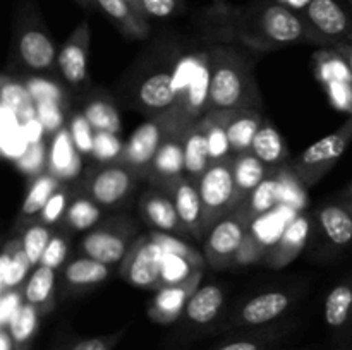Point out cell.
Returning <instances> with one entry per match:
<instances>
[{"instance_id":"1","label":"cell","mask_w":352,"mask_h":350,"mask_svg":"<svg viewBox=\"0 0 352 350\" xmlns=\"http://www.w3.org/2000/svg\"><path fill=\"white\" fill-rule=\"evenodd\" d=\"M199 26L212 40L239 43L256 51L309 41L302 17L274 0H251L246 5L212 0L199 16Z\"/></svg>"},{"instance_id":"2","label":"cell","mask_w":352,"mask_h":350,"mask_svg":"<svg viewBox=\"0 0 352 350\" xmlns=\"http://www.w3.org/2000/svg\"><path fill=\"white\" fill-rule=\"evenodd\" d=\"M210 112L227 113L258 108L253 69L244 54L230 43L210 45Z\"/></svg>"},{"instance_id":"3","label":"cell","mask_w":352,"mask_h":350,"mask_svg":"<svg viewBox=\"0 0 352 350\" xmlns=\"http://www.w3.org/2000/svg\"><path fill=\"white\" fill-rule=\"evenodd\" d=\"M174 86L177 102L162 115L167 119L170 132L182 136L186 129L198 124L210 113V50L182 51L174 65Z\"/></svg>"},{"instance_id":"4","label":"cell","mask_w":352,"mask_h":350,"mask_svg":"<svg viewBox=\"0 0 352 350\" xmlns=\"http://www.w3.org/2000/svg\"><path fill=\"white\" fill-rule=\"evenodd\" d=\"M58 48L41 17L36 0H16L12 21L10 58L30 75L54 74Z\"/></svg>"},{"instance_id":"5","label":"cell","mask_w":352,"mask_h":350,"mask_svg":"<svg viewBox=\"0 0 352 350\" xmlns=\"http://www.w3.org/2000/svg\"><path fill=\"white\" fill-rule=\"evenodd\" d=\"M299 295L301 294L294 288H272L260 292L223 316L213 333L256 329L275 325L298 302Z\"/></svg>"},{"instance_id":"6","label":"cell","mask_w":352,"mask_h":350,"mask_svg":"<svg viewBox=\"0 0 352 350\" xmlns=\"http://www.w3.org/2000/svg\"><path fill=\"white\" fill-rule=\"evenodd\" d=\"M138 237V223L129 215L110 216L85 233L78 253L79 256L113 266L122 263Z\"/></svg>"},{"instance_id":"7","label":"cell","mask_w":352,"mask_h":350,"mask_svg":"<svg viewBox=\"0 0 352 350\" xmlns=\"http://www.w3.org/2000/svg\"><path fill=\"white\" fill-rule=\"evenodd\" d=\"M351 143L352 115H349V119L339 129L313 143L296 158H291L287 165L292 168L296 177L301 180V184L306 189H311L336 167Z\"/></svg>"},{"instance_id":"8","label":"cell","mask_w":352,"mask_h":350,"mask_svg":"<svg viewBox=\"0 0 352 350\" xmlns=\"http://www.w3.org/2000/svg\"><path fill=\"white\" fill-rule=\"evenodd\" d=\"M230 161L212 163L196 182L203 205V229L205 235L220 218L237 209V189Z\"/></svg>"},{"instance_id":"9","label":"cell","mask_w":352,"mask_h":350,"mask_svg":"<svg viewBox=\"0 0 352 350\" xmlns=\"http://www.w3.org/2000/svg\"><path fill=\"white\" fill-rule=\"evenodd\" d=\"M318 240L325 256H339L352 247V208L344 199L325 201L313 215L309 244Z\"/></svg>"},{"instance_id":"10","label":"cell","mask_w":352,"mask_h":350,"mask_svg":"<svg viewBox=\"0 0 352 350\" xmlns=\"http://www.w3.org/2000/svg\"><path fill=\"white\" fill-rule=\"evenodd\" d=\"M250 229L248 220L237 209L212 225L203 240L206 266L215 271L237 266V256Z\"/></svg>"},{"instance_id":"11","label":"cell","mask_w":352,"mask_h":350,"mask_svg":"<svg viewBox=\"0 0 352 350\" xmlns=\"http://www.w3.org/2000/svg\"><path fill=\"white\" fill-rule=\"evenodd\" d=\"M140 175L124 163L96 165L81 182V191L103 209L119 208L133 194Z\"/></svg>"},{"instance_id":"12","label":"cell","mask_w":352,"mask_h":350,"mask_svg":"<svg viewBox=\"0 0 352 350\" xmlns=\"http://www.w3.org/2000/svg\"><path fill=\"white\" fill-rule=\"evenodd\" d=\"M311 43L330 48L352 36V17L339 0H311L301 14Z\"/></svg>"},{"instance_id":"13","label":"cell","mask_w":352,"mask_h":350,"mask_svg":"<svg viewBox=\"0 0 352 350\" xmlns=\"http://www.w3.org/2000/svg\"><path fill=\"white\" fill-rule=\"evenodd\" d=\"M165 250L151 232L143 233L136 239L127 256L119 266L120 278L129 285L143 290H158L162 264H164Z\"/></svg>"},{"instance_id":"14","label":"cell","mask_w":352,"mask_h":350,"mask_svg":"<svg viewBox=\"0 0 352 350\" xmlns=\"http://www.w3.org/2000/svg\"><path fill=\"white\" fill-rule=\"evenodd\" d=\"M170 134V126L164 115L150 117L126 141L120 163L136 172L140 177H146L158 148Z\"/></svg>"},{"instance_id":"15","label":"cell","mask_w":352,"mask_h":350,"mask_svg":"<svg viewBox=\"0 0 352 350\" xmlns=\"http://www.w3.org/2000/svg\"><path fill=\"white\" fill-rule=\"evenodd\" d=\"M226 307V292L220 285H199L181 316V331L188 336L213 331Z\"/></svg>"},{"instance_id":"16","label":"cell","mask_w":352,"mask_h":350,"mask_svg":"<svg viewBox=\"0 0 352 350\" xmlns=\"http://www.w3.org/2000/svg\"><path fill=\"white\" fill-rule=\"evenodd\" d=\"M89 43H91V27L85 19L74 27L65 43L58 48L57 71L60 72L62 81L67 86L79 88L88 82Z\"/></svg>"},{"instance_id":"17","label":"cell","mask_w":352,"mask_h":350,"mask_svg":"<svg viewBox=\"0 0 352 350\" xmlns=\"http://www.w3.org/2000/svg\"><path fill=\"white\" fill-rule=\"evenodd\" d=\"M313 232V216L301 213V215L294 216L291 222L287 223L284 232L280 233L274 246L268 249L267 256H265V264L268 268H285L291 264L306 247L309 246V239H311Z\"/></svg>"},{"instance_id":"18","label":"cell","mask_w":352,"mask_h":350,"mask_svg":"<svg viewBox=\"0 0 352 350\" xmlns=\"http://www.w3.org/2000/svg\"><path fill=\"white\" fill-rule=\"evenodd\" d=\"M138 103L144 113L151 117L167 113L177 102L174 86V65L150 72L138 86Z\"/></svg>"},{"instance_id":"19","label":"cell","mask_w":352,"mask_h":350,"mask_svg":"<svg viewBox=\"0 0 352 350\" xmlns=\"http://www.w3.org/2000/svg\"><path fill=\"white\" fill-rule=\"evenodd\" d=\"M203 273L205 271L195 275L191 280L184 281V283L162 287L155 290L157 294H155L150 305H148V316L155 323H160V325H172V323L179 321L186 305H188L189 299L192 297V294L201 285Z\"/></svg>"},{"instance_id":"20","label":"cell","mask_w":352,"mask_h":350,"mask_svg":"<svg viewBox=\"0 0 352 350\" xmlns=\"http://www.w3.org/2000/svg\"><path fill=\"white\" fill-rule=\"evenodd\" d=\"M186 177L184 148L182 137L170 134L158 148L146 178L153 187L168 192L179 180Z\"/></svg>"},{"instance_id":"21","label":"cell","mask_w":352,"mask_h":350,"mask_svg":"<svg viewBox=\"0 0 352 350\" xmlns=\"http://www.w3.org/2000/svg\"><path fill=\"white\" fill-rule=\"evenodd\" d=\"M60 273L62 295H79L100 287L109 280L112 266L86 256H76L67 261Z\"/></svg>"},{"instance_id":"22","label":"cell","mask_w":352,"mask_h":350,"mask_svg":"<svg viewBox=\"0 0 352 350\" xmlns=\"http://www.w3.org/2000/svg\"><path fill=\"white\" fill-rule=\"evenodd\" d=\"M47 172H50L62 184H74L81 177L82 156L76 150L67 126L62 127L50 137Z\"/></svg>"},{"instance_id":"23","label":"cell","mask_w":352,"mask_h":350,"mask_svg":"<svg viewBox=\"0 0 352 350\" xmlns=\"http://www.w3.org/2000/svg\"><path fill=\"white\" fill-rule=\"evenodd\" d=\"M140 213L146 225L155 232L174 233V235L186 233L170 194L162 189L151 187L150 191L141 196Z\"/></svg>"},{"instance_id":"24","label":"cell","mask_w":352,"mask_h":350,"mask_svg":"<svg viewBox=\"0 0 352 350\" xmlns=\"http://www.w3.org/2000/svg\"><path fill=\"white\" fill-rule=\"evenodd\" d=\"M174 201L177 215L181 218L186 235L195 237L196 240H205V229H203V205L199 198L198 185L189 178H182L168 191Z\"/></svg>"},{"instance_id":"25","label":"cell","mask_w":352,"mask_h":350,"mask_svg":"<svg viewBox=\"0 0 352 350\" xmlns=\"http://www.w3.org/2000/svg\"><path fill=\"white\" fill-rule=\"evenodd\" d=\"M57 270L38 264L23 285V301L33 305L41 316L50 314L57 304Z\"/></svg>"},{"instance_id":"26","label":"cell","mask_w":352,"mask_h":350,"mask_svg":"<svg viewBox=\"0 0 352 350\" xmlns=\"http://www.w3.org/2000/svg\"><path fill=\"white\" fill-rule=\"evenodd\" d=\"M95 5L112 21L124 36L131 40H146L150 36V19L138 12L129 0H95Z\"/></svg>"},{"instance_id":"27","label":"cell","mask_w":352,"mask_h":350,"mask_svg":"<svg viewBox=\"0 0 352 350\" xmlns=\"http://www.w3.org/2000/svg\"><path fill=\"white\" fill-rule=\"evenodd\" d=\"M323 318L327 326L339 335L352 329V273L330 288L323 302Z\"/></svg>"},{"instance_id":"28","label":"cell","mask_w":352,"mask_h":350,"mask_svg":"<svg viewBox=\"0 0 352 350\" xmlns=\"http://www.w3.org/2000/svg\"><path fill=\"white\" fill-rule=\"evenodd\" d=\"M263 122L265 119L258 108H243L226 113L227 136H229L234 156L251 153L254 136Z\"/></svg>"},{"instance_id":"29","label":"cell","mask_w":352,"mask_h":350,"mask_svg":"<svg viewBox=\"0 0 352 350\" xmlns=\"http://www.w3.org/2000/svg\"><path fill=\"white\" fill-rule=\"evenodd\" d=\"M33 271V264L28 259L23 246H21L19 235L6 244L0 257V287L2 292L23 288L28 277Z\"/></svg>"},{"instance_id":"30","label":"cell","mask_w":352,"mask_h":350,"mask_svg":"<svg viewBox=\"0 0 352 350\" xmlns=\"http://www.w3.org/2000/svg\"><path fill=\"white\" fill-rule=\"evenodd\" d=\"M62 185L58 178H55L50 172H45L40 177L33 178L28 182V191L23 199V206L19 209V216H17V226H26L30 223L38 222L41 211L47 206L48 199L52 198L55 191Z\"/></svg>"},{"instance_id":"31","label":"cell","mask_w":352,"mask_h":350,"mask_svg":"<svg viewBox=\"0 0 352 350\" xmlns=\"http://www.w3.org/2000/svg\"><path fill=\"white\" fill-rule=\"evenodd\" d=\"M278 202H282V185L278 170H274L248 196L246 201L237 208V211L248 220L250 225H253L261 216L274 211Z\"/></svg>"},{"instance_id":"32","label":"cell","mask_w":352,"mask_h":350,"mask_svg":"<svg viewBox=\"0 0 352 350\" xmlns=\"http://www.w3.org/2000/svg\"><path fill=\"white\" fill-rule=\"evenodd\" d=\"M251 153L260 158L270 170H278L289 163V148L277 127L265 119L251 146Z\"/></svg>"},{"instance_id":"33","label":"cell","mask_w":352,"mask_h":350,"mask_svg":"<svg viewBox=\"0 0 352 350\" xmlns=\"http://www.w3.org/2000/svg\"><path fill=\"white\" fill-rule=\"evenodd\" d=\"M182 148H184V170L186 178L191 182H198L199 177L205 174L212 165L208 153V143H206L205 130L201 122L195 124L182 134Z\"/></svg>"},{"instance_id":"34","label":"cell","mask_w":352,"mask_h":350,"mask_svg":"<svg viewBox=\"0 0 352 350\" xmlns=\"http://www.w3.org/2000/svg\"><path fill=\"white\" fill-rule=\"evenodd\" d=\"M232 165V175L234 182H236L237 189V205H243L246 201L248 196L268 177L274 170L267 167L263 161L258 156H254L253 153H244L237 154L230 161ZM237 206V208H239Z\"/></svg>"},{"instance_id":"35","label":"cell","mask_w":352,"mask_h":350,"mask_svg":"<svg viewBox=\"0 0 352 350\" xmlns=\"http://www.w3.org/2000/svg\"><path fill=\"white\" fill-rule=\"evenodd\" d=\"M289 329H291V325H278V323L265 326V328L248 329L220 343L213 350H270L275 343H278L287 335Z\"/></svg>"},{"instance_id":"36","label":"cell","mask_w":352,"mask_h":350,"mask_svg":"<svg viewBox=\"0 0 352 350\" xmlns=\"http://www.w3.org/2000/svg\"><path fill=\"white\" fill-rule=\"evenodd\" d=\"M103 211L105 209L102 206L96 205L88 194L79 189L58 226L64 230H72V232H89L102 222Z\"/></svg>"},{"instance_id":"37","label":"cell","mask_w":352,"mask_h":350,"mask_svg":"<svg viewBox=\"0 0 352 350\" xmlns=\"http://www.w3.org/2000/svg\"><path fill=\"white\" fill-rule=\"evenodd\" d=\"M81 113L96 132L120 134L122 122L116 103L107 95H93L82 105Z\"/></svg>"},{"instance_id":"38","label":"cell","mask_w":352,"mask_h":350,"mask_svg":"<svg viewBox=\"0 0 352 350\" xmlns=\"http://www.w3.org/2000/svg\"><path fill=\"white\" fill-rule=\"evenodd\" d=\"M203 130H205L206 143H208V153L212 163L232 160L234 154L230 150V141L227 136L226 127V113L210 112L201 120Z\"/></svg>"},{"instance_id":"39","label":"cell","mask_w":352,"mask_h":350,"mask_svg":"<svg viewBox=\"0 0 352 350\" xmlns=\"http://www.w3.org/2000/svg\"><path fill=\"white\" fill-rule=\"evenodd\" d=\"M205 270L206 263H203V261L189 259V257L181 256V254L165 253L164 264H162L160 271V280H158V288L184 283V281L191 280L195 275L201 273Z\"/></svg>"},{"instance_id":"40","label":"cell","mask_w":352,"mask_h":350,"mask_svg":"<svg viewBox=\"0 0 352 350\" xmlns=\"http://www.w3.org/2000/svg\"><path fill=\"white\" fill-rule=\"evenodd\" d=\"M40 319L41 314L33 305L26 304V302L21 305L19 311L16 312V316L10 321V325L7 326L10 329V335H12L14 342H16L17 350H26L30 347V343L33 342L34 335L38 331Z\"/></svg>"},{"instance_id":"41","label":"cell","mask_w":352,"mask_h":350,"mask_svg":"<svg viewBox=\"0 0 352 350\" xmlns=\"http://www.w3.org/2000/svg\"><path fill=\"white\" fill-rule=\"evenodd\" d=\"M54 232L55 230H52V226L45 225L41 222H33L21 229V246H23L24 253H26L28 259L31 261L33 268H36L41 263V256H43Z\"/></svg>"},{"instance_id":"42","label":"cell","mask_w":352,"mask_h":350,"mask_svg":"<svg viewBox=\"0 0 352 350\" xmlns=\"http://www.w3.org/2000/svg\"><path fill=\"white\" fill-rule=\"evenodd\" d=\"M48 144L45 141L28 143L26 150L16 158V168L28 178V182L47 172Z\"/></svg>"},{"instance_id":"43","label":"cell","mask_w":352,"mask_h":350,"mask_svg":"<svg viewBox=\"0 0 352 350\" xmlns=\"http://www.w3.org/2000/svg\"><path fill=\"white\" fill-rule=\"evenodd\" d=\"M79 189H74V184H62L57 191L52 194V198L48 199L47 206L41 211L38 222L45 223V225L52 226L60 225L62 220H64L65 213H67L69 205H71L72 198L76 196Z\"/></svg>"},{"instance_id":"44","label":"cell","mask_w":352,"mask_h":350,"mask_svg":"<svg viewBox=\"0 0 352 350\" xmlns=\"http://www.w3.org/2000/svg\"><path fill=\"white\" fill-rule=\"evenodd\" d=\"M23 82L26 86L28 93L33 98L34 103L40 102H57L62 106L67 105V93L65 89L58 84L54 79H47L43 75H30L24 78ZM67 108V106H65Z\"/></svg>"},{"instance_id":"45","label":"cell","mask_w":352,"mask_h":350,"mask_svg":"<svg viewBox=\"0 0 352 350\" xmlns=\"http://www.w3.org/2000/svg\"><path fill=\"white\" fill-rule=\"evenodd\" d=\"M124 146H126V143L120 141L119 134L96 132L91 160L96 165L120 163L124 156Z\"/></svg>"},{"instance_id":"46","label":"cell","mask_w":352,"mask_h":350,"mask_svg":"<svg viewBox=\"0 0 352 350\" xmlns=\"http://www.w3.org/2000/svg\"><path fill=\"white\" fill-rule=\"evenodd\" d=\"M67 127L79 154L91 158L96 137V130L93 129L91 124L86 120V117L81 112H72L67 119Z\"/></svg>"},{"instance_id":"47","label":"cell","mask_w":352,"mask_h":350,"mask_svg":"<svg viewBox=\"0 0 352 350\" xmlns=\"http://www.w3.org/2000/svg\"><path fill=\"white\" fill-rule=\"evenodd\" d=\"M69 249H71V237L67 235V230L58 229L52 235L50 242L41 256L40 264L52 268V270H62L67 264Z\"/></svg>"},{"instance_id":"48","label":"cell","mask_w":352,"mask_h":350,"mask_svg":"<svg viewBox=\"0 0 352 350\" xmlns=\"http://www.w3.org/2000/svg\"><path fill=\"white\" fill-rule=\"evenodd\" d=\"M126 335V328H120L110 335L88 336V338H74L58 345L55 350H113L120 338Z\"/></svg>"},{"instance_id":"49","label":"cell","mask_w":352,"mask_h":350,"mask_svg":"<svg viewBox=\"0 0 352 350\" xmlns=\"http://www.w3.org/2000/svg\"><path fill=\"white\" fill-rule=\"evenodd\" d=\"M36 105V119L40 120V124L43 126V130L48 136H54L57 130H60L62 127L67 126L65 122V112L67 108L62 106L57 102H40L34 103Z\"/></svg>"},{"instance_id":"50","label":"cell","mask_w":352,"mask_h":350,"mask_svg":"<svg viewBox=\"0 0 352 350\" xmlns=\"http://www.w3.org/2000/svg\"><path fill=\"white\" fill-rule=\"evenodd\" d=\"M148 19H168L184 9V0H140Z\"/></svg>"},{"instance_id":"51","label":"cell","mask_w":352,"mask_h":350,"mask_svg":"<svg viewBox=\"0 0 352 350\" xmlns=\"http://www.w3.org/2000/svg\"><path fill=\"white\" fill-rule=\"evenodd\" d=\"M268 253V246L265 242H261L256 235H254L253 230L250 229L246 239H244L243 247L239 250V256H237V266L241 264H253L258 261H263L265 256Z\"/></svg>"},{"instance_id":"52","label":"cell","mask_w":352,"mask_h":350,"mask_svg":"<svg viewBox=\"0 0 352 350\" xmlns=\"http://www.w3.org/2000/svg\"><path fill=\"white\" fill-rule=\"evenodd\" d=\"M330 48H333V50H336L337 54L344 58V62H346L347 69H349V74L352 79V36L347 38V40L340 41V43L333 45V47H330Z\"/></svg>"},{"instance_id":"53","label":"cell","mask_w":352,"mask_h":350,"mask_svg":"<svg viewBox=\"0 0 352 350\" xmlns=\"http://www.w3.org/2000/svg\"><path fill=\"white\" fill-rule=\"evenodd\" d=\"M274 2L301 16V14L305 12L306 7H308L309 3H311V0H274Z\"/></svg>"},{"instance_id":"54","label":"cell","mask_w":352,"mask_h":350,"mask_svg":"<svg viewBox=\"0 0 352 350\" xmlns=\"http://www.w3.org/2000/svg\"><path fill=\"white\" fill-rule=\"evenodd\" d=\"M0 350H17L16 342H14L10 329L7 326L0 328Z\"/></svg>"},{"instance_id":"55","label":"cell","mask_w":352,"mask_h":350,"mask_svg":"<svg viewBox=\"0 0 352 350\" xmlns=\"http://www.w3.org/2000/svg\"><path fill=\"white\" fill-rule=\"evenodd\" d=\"M339 198L344 199V201H346L347 205H349L351 208H352V180L349 182V184L346 185V187H344V191L340 192Z\"/></svg>"},{"instance_id":"56","label":"cell","mask_w":352,"mask_h":350,"mask_svg":"<svg viewBox=\"0 0 352 350\" xmlns=\"http://www.w3.org/2000/svg\"><path fill=\"white\" fill-rule=\"evenodd\" d=\"M76 2L79 3V5L82 7V9H88V10H91V9H95V0H76Z\"/></svg>"},{"instance_id":"57","label":"cell","mask_w":352,"mask_h":350,"mask_svg":"<svg viewBox=\"0 0 352 350\" xmlns=\"http://www.w3.org/2000/svg\"><path fill=\"white\" fill-rule=\"evenodd\" d=\"M129 3H131V5L134 7V9L138 10V12L143 14V10H141V3H140V0H129ZM143 16H144V14H143Z\"/></svg>"},{"instance_id":"58","label":"cell","mask_w":352,"mask_h":350,"mask_svg":"<svg viewBox=\"0 0 352 350\" xmlns=\"http://www.w3.org/2000/svg\"><path fill=\"white\" fill-rule=\"evenodd\" d=\"M336 350H351V345H346V343H344V345H339V347H337Z\"/></svg>"},{"instance_id":"59","label":"cell","mask_w":352,"mask_h":350,"mask_svg":"<svg viewBox=\"0 0 352 350\" xmlns=\"http://www.w3.org/2000/svg\"><path fill=\"white\" fill-rule=\"evenodd\" d=\"M349 3H351V5H352V0H349Z\"/></svg>"},{"instance_id":"60","label":"cell","mask_w":352,"mask_h":350,"mask_svg":"<svg viewBox=\"0 0 352 350\" xmlns=\"http://www.w3.org/2000/svg\"><path fill=\"white\" fill-rule=\"evenodd\" d=\"M351 350H352V345H351Z\"/></svg>"}]
</instances>
